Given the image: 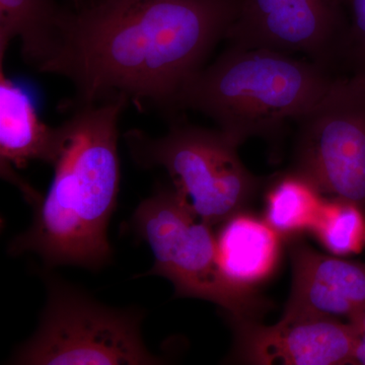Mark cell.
I'll return each mask as SVG.
<instances>
[{
    "label": "cell",
    "mask_w": 365,
    "mask_h": 365,
    "mask_svg": "<svg viewBox=\"0 0 365 365\" xmlns=\"http://www.w3.org/2000/svg\"><path fill=\"white\" fill-rule=\"evenodd\" d=\"M237 11L232 0H83L44 73L71 81L74 105L124 97L170 115Z\"/></svg>",
    "instance_id": "1"
},
{
    "label": "cell",
    "mask_w": 365,
    "mask_h": 365,
    "mask_svg": "<svg viewBox=\"0 0 365 365\" xmlns=\"http://www.w3.org/2000/svg\"><path fill=\"white\" fill-rule=\"evenodd\" d=\"M128 103L120 97L74 105L57 127L51 186L34 206L31 227L9 244V254H37L49 267L98 270L109 263L108 227L121 179L118 123Z\"/></svg>",
    "instance_id": "2"
},
{
    "label": "cell",
    "mask_w": 365,
    "mask_h": 365,
    "mask_svg": "<svg viewBox=\"0 0 365 365\" xmlns=\"http://www.w3.org/2000/svg\"><path fill=\"white\" fill-rule=\"evenodd\" d=\"M337 76L287 53L228 45L182 88L177 110L201 113L239 148L256 137L275 141Z\"/></svg>",
    "instance_id": "3"
},
{
    "label": "cell",
    "mask_w": 365,
    "mask_h": 365,
    "mask_svg": "<svg viewBox=\"0 0 365 365\" xmlns=\"http://www.w3.org/2000/svg\"><path fill=\"white\" fill-rule=\"evenodd\" d=\"M124 140L137 165L165 170L182 202L211 227L242 211L262 184L242 163L239 146L217 128L175 120L165 135L132 129Z\"/></svg>",
    "instance_id": "4"
},
{
    "label": "cell",
    "mask_w": 365,
    "mask_h": 365,
    "mask_svg": "<svg viewBox=\"0 0 365 365\" xmlns=\"http://www.w3.org/2000/svg\"><path fill=\"white\" fill-rule=\"evenodd\" d=\"M133 228L155 263L141 276H162L178 297H195L225 309L232 321L255 319L266 304L253 289L237 287L220 266L216 235L182 202L172 186H160L139 204Z\"/></svg>",
    "instance_id": "5"
},
{
    "label": "cell",
    "mask_w": 365,
    "mask_h": 365,
    "mask_svg": "<svg viewBox=\"0 0 365 365\" xmlns=\"http://www.w3.org/2000/svg\"><path fill=\"white\" fill-rule=\"evenodd\" d=\"M47 302L37 331L14 353L21 365L162 364L141 334L143 314L113 309L68 283L46 278Z\"/></svg>",
    "instance_id": "6"
},
{
    "label": "cell",
    "mask_w": 365,
    "mask_h": 365,
    "mask_svg": "<svg viewBox=\"0 0 365 365\" xmlns=\"http://www.w3.org/2000/svg\"><path fill=\"white\" fill-rule=\"evenodd\" d=\"M292 169L323 195L365 206V74H338L297 122Z\"/></svg>",
    "instance_id": "7"
},
{
    "label": "cell",
    "mask_w": 365,
    "mask_h": 365,
    "mask_svg": "<svg viewBox=\"0 0 365 365\" xmlns=\"http://www.w3.org/2000/svg\"><path fill=\"white\" fill-rule=\"evenodd\" d=\"M347 29V0H240L225 41L302 54L338 74Z\"/></svg>",
    "instance_id": "8"
},
{
    "label": "cell",
    "mask_w": 365,
    "mask_h": 365,
    "mask_svg": "<svg viewBox=\"0 0 365 365\" xmlns=\"http://www.w3.org/2000/svg\"><path fill=\"white\" fill-rule=\"evenodd\" d=\"M235 357L244 364H351L354 335L339 319H281L271 326L255 319L232 321Z\"/></svg>",
    "instance_id": "9"
},
{
    "label": "cell",
    "mask_w": 365,
    "mask_h": 365,
    "mask_svg": "<svg viewBox=\"0 0 365 365\" xmlns=\"http://www.w3.org/2000/svg\"><path fill=\"white\" fill-rule=\"evenodd\" d=\"M292 292L281 319H349L365 309V266L304 244L292 249Z\"/></svg>",
    "instance_id": "10"
},
{
    "label": "cell",
    "mask_w": 365,
    "mask_h": 365,
    "mask_svg": "<svg viewBox=\"0 0 365 365\" xmlns=\"http://www.w3.org/2000/svg\"><path fill=\"white\" fill-rule=\"evenodd\" d=\"M58 129L40 119L28 91L7 78L0 66V163L1 176L18 186L29 201L38 196L14 169L31 162L51 165L56 153Z\"/></svg>",
    "instance_id": "11"
},
{
    "label": "cell",
    "mask_w": 365,
    "mask_h": 365,
    "mask_svg": "<svg viewBox=\"0 0 365 365\" xmlns=\"http://www.w3.org/2000/svg\"><path fill=\"white\" fill-rule=\"evenodd\" d=\"M280 237L264 220L240 212L222 223L216 235L220 268L237 287L253 289L277 268Z\"/></svg>",
    "instance_id": "12"
},
{
    "label": "cell",
    "mask_w": 365,
    "mask_h": 365,
    "mask_svg": "<svg viewBox=\"0 0 365 365\" xmlns=\"http://www.w3.org/2000/svg\"><path fill=\"white\" fill-rule=\"evenodd\" d=\"M68 14L56 0H0V66L19 38L26 63L44 73L63 44Z\"/></svg>",
    "instance_id": "13"
},
{
    "label": "cell",
    "mask_w": 365,
    "mask_h": 365,
    "mask_svg": "<svg viewBox=\"0 0 365 365\" xmlns=\"http://www.w3.org/2000/svg\"><path fill=\"white\" fill-rule=\"evenodd\" d=\"M265 199L264 220L281 237H290L311 230L325 197L292 168L273 178Z\"/></svg>",
    "instance_id": "14"
},
{
    "label": "cell",
    "mask_w": 365,
    "mask_h": 365,
    "mask_svg": "<svg viewBox=\"0 0 365 365\" xmlns=\"http://www.w3.org/2000/svg\"><path fill=\"white\" fill-rule=\"evenodd\" d=\"M359 205L339 198H325L309 232L331 254L356 253L365 244V220Z\"/></svg>",
    "instance_id": "15"
},
{
    "label": "cell",
    "mask_w": 365,
    "mask_h": 365,
    "mask_svg": "<svg viewBox=\"0 0 365 365\" xmlns=\"http://www.w3.org/2000/svg\"><path fill=\"white\" fill-rule=\"evenodd\" d=\"M348 29L341 71L365 74V0H347Z\"/></svg>",
    "instance_id": "16"
},
{
    "label": "cell",
    "mask_w": 365,
    "mask_h": 365,
    "mask_svg": "<svg viewBox=\"0 0 365 365\" xmlns=\"http://www.w3.org/2000/svg\"><path fill=\"white\" fill-rule=\"evenodd\" d=\"M354 335L351 364L365 365V309L348 319Z\"/></svg>",
    "instance_id": "17"
},
{
    "label": "cell",
    "mask_w": 365,
    "mask_h": 365,
    "mask_svg": "<svg viewBox=\"0 0 365 365\" xmlns=\"http://www.w3.org/2000/svg\"><path fill=\"white\" fill-rule=\"evenodd\" d=\"M73 1L74 7H78L83 0H72Z\"/></svg>",
    "instance_id": "18"
},
{
    "label": "cell",
    "mask_w": 365,
    "mask_h": 365,
    "mask_svg": "<svg viewBox=\"0 0 365 365\" xmlns=\"http://www.w3.org/2000/svg\"><path fill=\"white\" fill-rule=\"evenodd\" d=\"M232 1L235 2V4H237V6H239L240 0H232Z\"/></svg>",
    "instance_id": "19"
}]
</instances>
